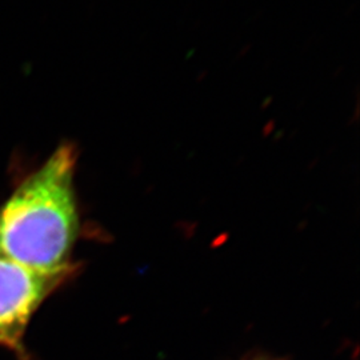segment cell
I'll return each instance as SVG.
<instances>
[{
    "instance_id": "cell-2",
    "label": "cell",
    "mask_w": 360,
    "mask_h": 360,
    "mask_svg": "<svg viewBox=\"0 0 360 360\" xmlns=\"http://www.w3.org/2000/svg\"><path fill=\"white\" fill-rule=\"evenodd\" d=\"M70 276L30 270L0 257V346L30 360L25 335L31 319Z\"/></svg>"
},
{
    "instance_id": "cell-1",
    "label": "cell",
    "mask_w": 360,
    "mask_h": 360,
    "mask_svg": "<svg viewBox=\"0 0 360 360\" xmlns=\"http://www.w3.org/2000/svg\"><path fill=\"white\" fill-rule=\"evenodd\" d=\"M77 151L59 146L0 206V257L30 270L70 276L80 235Z\"/></svg>"
}]
</instances>
